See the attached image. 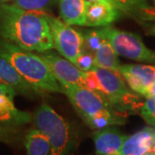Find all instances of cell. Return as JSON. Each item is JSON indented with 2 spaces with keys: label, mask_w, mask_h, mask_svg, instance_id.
Returning a JSON list of instances; mask_svg holds the SVG:
<instances>
[{
  "label": "cell",
  "mask_w": 155,
  "mask_h": 155,
  "mask_svg": "<svg viewBox=\"0 0 155 155\" xmlns=\"http://www.w3.org/2000/svg\"><path fill=\"white\" fill-rule=\"evenodd\" d=\"M0 37L22 49L41 53L54 48L47 13L0 5Z\"/></svg>",
  "instance_id": "cell-1"
},
{
  "label": "cell",
  "mask_w": 155,
  "mask_h": 155,
  "mask_svg": "<svg viewBox=\"0 0 155 155\" xmlns=\"http://www.w3.org/2000/svg\"><path fill=\"white\" fill-rule=\"evenodd\" d=\"M0 56L9 61L28 83L41 92L62 93L61 85L37 53L22 49L0 39Z\"/></svg>",
  "instance_id": "cell-2"
},
{
  "label": "cell",
  "mask_w": 155,
  "mask_h": 155,
  "mask_svg": "<svg viewBox=\"0 0 155 155\" xmlns=\"http://www.w3.org/2000/svg\"><path fill=\"white\" fill-rule=\"evenodd\" d=\"M91 71L99 82L98 92L104 96L117 110L127 116L140 111L142 104L139 94L127 87L119 72L98 67H95Z\"/></svg>",
  "instance_id": "cell-3"
},
{
  "label": "cell",
  "mask_w": 155,
  "mask_h": 155,
  "mask_svg": "<svg viewBox=\"0 0 155 155\" xmlns=\"http://www.w3.org/2000/svg\"><path fill=\"white\" fill-rule=\"evenodd\" d=\"M35 127L48 139L50 155H69L72 147L71 130L67 122L48 104H42L35 112Z\"/></svg>",
  "instance_id": "cell-4"
},
{
  "label": "cell",
  "mask_w": 155,
  "mask_h": 155,
  "mask_svg": "<svg viewBox=\"0 0 155 155\" xmlns=\"http://www.w3.org/2000/svg\"><path fill=\"white\" fill-rule=\"evenodd\" d=\"M61 88L62 93L67 96L84 122L101 114L119 111L111 104L104 96L96 91L87 87L68 84L61 85Z\"/></svg>",
  "instance_id": "cell-5"
},
{
  "label": "cell",
  "mask_w": 155,
  "mask_h": 155,
  "mask_svg": "<svg viewBox=\"0 0 155 155\" xmlns=\"http://www.w3.org/2000/svg\"><path fill=\"white\" fill-rule=\"evenodd\" d=\"M101 28L118 55L155 65V51L148 48L140 35L122 31L110 25Z\"/></svg>",
  "instance_id": "cell-6"
},
{
  "label": "cell",
  "mask_w": 155,
  "mask_h": 155,
  "mask_svg": "<svg viewBox=\"0 0 155 155\" xmlns=\"http://www.w3.org/2000/svg\"><path fill=\"white\" fill-rule=\"evenodd\" d=\"M50 33L54 44L59 54L73 64L84 49V34L77 28H72L60 18L47 13Z\"/></svg>",
  "instance_id": "cell-7"
},
{
  "label": "cell",
  "mask_w": 155,
  "mask_h": 155,
  "mask_svg": "<svg viewBox=\"0 0 155 155\" xmlns=\"http://www.w3.org/2000/svg\"><path fill=\"white\" fill-rule=\"evenodd\" d=\"M48 65L54 76L61 85H76L85 86L84 72L78 69L75 64L57 54L52 50L37 53Z\"/></svg>",
  "instance_id": "cell-8"
},
{
  "label": "cell",
  "mask_w": 155,
  "mask_h": 155,
  "mask_svg": "<svg viewBox=\"0 0 155 155\" xmlns=\"http://www.w3.org/2000/svg\"><path fill=\"white\" fill-rule=\"evenodd\" d=\"M117 72L133 91L145 97L155 83V65H121Z\"/></svg>",
  "instance_id": "cell-9"
},
{
  "label": "cell",
  "mask_w": 155,
  "mask_h": 155,
  "mask_svg": "<svg viewBox=\"0 0 155 155\" xmlns=\"http://www.w3.org/2000/svg\"><path fill=\"white\" fill-rule=\"evenodd\" d=\"M17 93L10 85L0 82V124L17 126L31 122V115L15 105L14 97Z\"/></svg>",
  "instance_id": "cell-10"
},
{
  "label": "cell",
  "mask_w": 155,
  "mask_h": 155,
  "mask_svg": "<svg viewBox=\"0 0 155 155\" xmlns=\"http://www.w3.org/2000/svg\"><path fill=\"white\" fill-rule=\"evenodd\" d=\"M95 1V0H89ZM110 3L122 13L143 25L145 28L155 20V10L147 0H103Z\"/></svg>",
  "instance_id": "cell-11"
},
{
  "label": "cell",
  "mask_w": 155,
  "mask_h": 155,
  "mask_svg": "<svg viewBox=\"0 0 155 155\" xmlns=\"http://www.w3.org/2000/svg\"><path fill=\"white\" fill-rule=\"evenodd\" d=\"M122 16L120 11L106 1L88 0L85 11V26L96 28L109 26Z\"/></svg>",
  "instance_id": "cell-12"
},
{
  "label": "cell",
  "mask_w": 155,
  "mask_h": 155,
  "mask_svg": "<svg viewBox=\"0 0 155 155\" xmlns=\"http://www.w3.org/2000/svg\"><path fill=\"white\" fill-rule=\"evenodd\" d=\"M155 153V127H146L127 136L118 155H143Z\"/></svg>",
  "instance_id": "cell-13"
},
{
  "label": "cell",
  "mask_w": 155,
  "mask_h": 155,
  "mask_svg": "<svg viewBox=\"0 0 155 155\" xmlns=\"http://www.w3.org/2000/svg\"><path fill=\"white\" fill-rule=\"evenodd\" d=\"M127 137L115 127H108L96 130L92 134V139L97 154L118 155Z\"/></svg>",
  "instance_id": "cell-14"
},
{
  "label": "cell",
  "mask_w": 155,
  "mask_h": 155,
  "mask_svg": "<svg viewBox=\"0 0 155 155\" xmlns=\"http://www.w3.org/2000/svg\"><path fill=\"white\" fill-rule=\"evenodd\" d=\"M0 82L10 85L17 92L21 94L35 97L41 94V91L28 83L16 68L9 61L0 56Z\"/></svg>",
  "instance_id": "cell-15"
},
{
  "label": "cell",
  "mask_w": 155,
  "mask_h": 155,
  "mask_svg": "<svg viewBox=\"0 0 155 155\" xmlns=\"http://www.w3.org/2000/svg\"><path fill=\"white\" fill-rule=\"evenodd\" d=\"M88 0H59L60 16L68 25L85 26V11Z\"/></svg>",
  "instance_id": "cell-16"
},
{
  "label": "cell",
  "mask_w": 155,
  "mask_h": 155,
  "mask_svg": "<svg viewBox=\"0 0 155 155\" xmlns=\"http://www.w3.org/2000/svg\"><path fill=\"white\" fill-rule=\"evenodd\" d=\"M24 146L27 155H50L49 140L36 127L31 128L27 132Z\"/></svg>",
  "instance_id": "cell-17"
},
{
  "label": "cell",
  "mask_w": 155,
  "mask_h": 155,
  "mask_svg": "<svg viewBox=\"0 0 155 155\" xmlns=\"http://www.w3.org/2000/svg\"><path fill=\"white\" fill-rule=\"evenodd\" d=\"M93 54L96 67L117 72L118 68L121 66L118 54L107 39L99 48L93 53Z\"/></svg>",
  "instance_id": "cell-18"
},
{
  "label": "cell",
  "mask_w": 155,
  "mask_h": 155,
  "mask_svg": "<svg viewBox=\"0 0 155 155\" xmlns=\"http://www.w3.org/2000/svg\"><path fill=\"white\" fill-rule=\"evenodd\" d=\"M58 3L59 0H15L12 5L27 11L50 13Z\"/></svg>",
  "instance_id": "cell-19"
},
{
  "label": "cell",
  "mask_w": 155,
  "mask_h": 155,
  "mask_svg": "<svg viewBox=\"0 0 155 155\" xmlns=\"http://www.w3.org/2000/svg\"><path fill=\"white\" fill-rule=\"evenodd\" d=\"M84 49L94 53L101 47L107 38L102 28L87 30L84 32Z\"/></svg>",
  "instance_id": "cell-20"
},
{
  "label": "cell",
  "mask_w": 155,
  "mask_h": 155,
  "mask_svg": "<svg viewBox=\"0 0 155 155\" xmlns=\"http://www.w3.org/2000/svg\"><path fill=\"white\" fill-rule=\"evenodd\" d=\"M139 112L148 125L155 127V96L147 97Z\"/></svg>",
  "instance_id": "cell-21"
},
{
  "label": "cell",
  "mask_w": 155,
  "mask_h": 155,
  "mask_svg": "<svg viewBox=\"0 0 155 155\" xmlns=\"http://www.w3.org/2000/svg\"><path fill=\"white\" fill-rule=\"evenodd\" d=\"M74 64L78 69H80L83 72L91 71L96 67L93 53L83 49Z\"/></svg>",
  "instance_id": "cell-22"
},
{
  "label": "cell",
  "mask_w": 155,
  "mask_h": 155,
  "mask_svg": "<svg viewBox=\"0 0 155 155\" xmlns=\"http://www.w3.org/2000/svg\"><path fill=\"white\" fill-rule=\"evenodd\" d=\"M12 134V131L8 127H0V140H7Z\"/></svg>",
  "instance_id": "cell-23"
},
{
  "label": "cell",
  "mask_w": 155,
  "mask_h": 155,
  "mask_svg": "<svg viewBox=\"0 0 155 155\" xmlns=\"http://www.w3.org/2000/svg\"><path fill=\"white\" fill-rule=\"evenodd\" d=\"M145 28L148 35L155 36V20L153 22H151L149 25H147Z\"/></svg>",
  "instance_id": "cell-24"
},
{
  "label": "cell",
  "mask_w": 155,
  "mask_h": 155,
  "mask_svg": "<svg viewBox=\"0 0 155 155\" xmlns=\"http://www.w3.org/2000/svg\"><path fill=\"white\" fill-rule=\"evenodd\" d=\"M153 96H155V83L151 86V88L149 89L148 92H147V97H153ZM146 97V98H147Z\"/></svg>",
  "instance_id": "cell-25"
},
{
  "label": "cell",
  "mask_w": 155,
  "mask_h": 155,
  "mask_svg": "<svg viewBox=\"0 0 155 155\" xmlns=\"http://www.w3.org/2000/svg\"><path fill=\"white\" fill-rule=\"evenodd\" d=\"M14 2H15V0H0V5H5V4L12 5Z\"/></svg>",
  "instance_id": "cell-26"
},
{
  "label": "cell",
  "mask_w": 155,
  "mask_h": 155,
  "mask_svg": "<svg viewBox=\"0 0 155 155\" xmlns=\"http://www.w3.org/2000/svg\"><path fill=\"white\" fill-rule=\"evenodd\" d=\"M143 155H155V153H145Z\"/></svg>",
  "instance_id": "cell-27"
}]
</instances>
